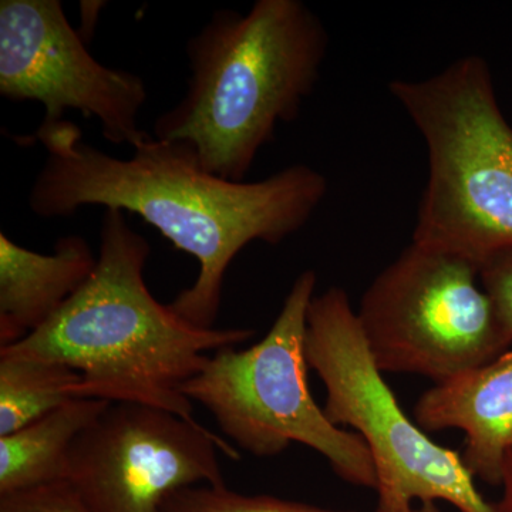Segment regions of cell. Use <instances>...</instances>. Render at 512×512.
<instances>
[{
  "mask_svg": "<svg viewBox=\"0 0 512 512\" xmlns=\"http://www.w3.org/2000/svg\"><path fill=\"white\" fill-rule=\"evenodd\" d=\"M37 140L45 163L29 191L40 218L104 207L143 218L200 266L194 284L168 303L180 318L214 329L225 275L251 242L278 245L305 227L328 194V178L306 164L289 165L261 181L225 180L202 168L188 144L148 134L131 158H116L83 140L69 120L43 121Z\"/></svg>",
  "mask_w": 512,
  "mask_h": 512,
  "instance_id": "1",
  "label": "cell"
},
{
  "mask_svg": "<svg viewBox=\"0 0 512 512\" xmlns=\"http://www.w3.org/2000/svg\"><path fill=\"white\" fill-rule=\"evenodd\" d=\"M151 247L120 210L101 220L93 274L59 312L0 356L72 367L79 399L137 403L194 419L181 386L198 375L210 352L235 348L252 329H201L151 295L144 278Z\"/></svg>",
  "mask_w": 512,
  "mask_h": 512,
  "instance_id": "2",
  "label": "cell"
},
{
  "mask_svg": "<svg viewBox=\"0 0 512 512\" xmlns=\"http://www.w3.org/2000/svg\"><path fill=\"white\" fill-rule=\"evenodd\" d=\"M329 36L302 0L218 9L185 45L187 92L157 117L153 137L188 144L205 171L244 183L279 124L315 90Z\"/></svg>",
  "mask_w": 512,
  "mask_h": 512,
  "instance_id": "3",
  "label": "cell"
},
{
  "mask_svg": "<svg viewBox=\"0 0 512 512\" xmlns=\"http://www.w3.org/2000/svg\"><path fill=\"white\" fill-rule=\"evenodd\" d=\"M389 90L429 157L412 242L478 268L512 249V127L487 62L461 57L429 79L393 80Z\"/></svg>",
  "mask_w": 512,
  "mask_h": 512,
  "instance_id": "4",
  "label": "cell"
},
{
  "mask_svg": "<svg viewBox=\"0 0 512 512\" xmlns=\"http://www.w3.org/2000/svg\"><path fill=\"white\" fill-rule=\"evenodd\" d=\"M316 285V272L303 271L265 338L245 350H218L181 393L252 456L275 457L292 443L303 444L346 483L376 490L375 461L365 441L335 426L309 390L306 329Z\"/></svg>",
  "mask_w": 512,
  "mask_h": 512,
  "instance_id": "5",
  "label": "cell"
},
{
  "mask_svg": "<svg viewBox=\"0 0 512 512\" xmlns=\"http://www.w3.org/2000/svg\"><path fill=\"white\" fill-rule=\"evenodd\" d=\"M306 360L326 389L323 407L335 426L353 427L377 474V512H412L413 501H446L460 512H497L485 501L460 454L439 446L403 412L370 353L348 293L339 286L313 296Z\"/></svg>",
  "mask_w": 512,
  "mask_h": 512,
  "instance_id": "6",
  "label": "cell"
},
{
  "mask_svg": "<svg viewBox=\"0 0 512 512\" xmlns=\"http://www.w3.org/2000/svg\"><path fill=\"white\" fill-rule=\"evenodd\" d=\"M357 318L380 372L436 384L497 359L512 345L480 268L416 242L376 276Z\"/></svg>",
  "mask_w": 512,
  "mask_h": 512,
  "instance_id": "7",
  "label": "cell"
},
{
  "mask_svg": "<svg viewBox=\"0 0 512 512\" xmlns=\"http://www.w3.org/2000/svg\"><path fill=\"white\" fill-rule=\"evenodd\" d=\"M218 451L237 448L200 421L137 403H111L74 441L67 483L87 512H160L173 491L225 485Z\"/></svg>",
  "mask_w": 512,
  "mask_h": 512,
  "instance_id": "8",
  "label": "cell"
},
{
  "mask_svg": "<svg viewBox=\"0 0 512 512\" xmlns=\"http://www.w3.org/2000/svg\"><path fill=\"white\" fill-rule=\"evenodd\" d=\"M0 96L42 104L49 123L67 110L96 117L116 146L148 136L138 127L148 97L143 77L97 62L59 0L0 2Z\"/></svg>",
  "mask_w": 512,
  "mask_h": 512,
  "instance_id": "9",
  "label": "cell"
},
{
  "mask_svg": "<svg viewBox=\"0 0 512 512\" xmlns=\"http://www.w3.org/2000/svg\"><path fill=\"white\" fill-rule=\"evenodd\" d=\"M413 414L423 431H464L460 456L468 473L493 487L501 485L512 444V349L434 384L421 394Z\"/></svg>",
  "mask_w": 512,
  "mask_h": 512,
  "instance_id": "10",
  "label": "cell"
},
{
  "mask_svg": "<svg viewBox=\"0 0 512 512\" xmlns=\"http://www.w3.org/2000/svg\"><path fill=\"white\" fill-rule=\"evenodd\" d=\"M96 264L82 235H66L53 254H37L0 232V349L49 322L86 284Z\"/></svg>",
  "mask_w": 512,
  "mask_h": 512,
  "instance_id": "11",
  "label": "cell"
},
{
  "mask_svg": "<svg viewBox=\"0 0 512 512\" xmlns=\"http://www.w3.org/2000/svg\"><path fill=\"white\" fill-rule=\"evenodd\" d=\"M110 404L99 399L72 400L0 437V495L67 481L74 441Z\"/></svg>",
  "mask_w": 512,
  "mask_h": 512,
  "instance_id": "12",
  "label": "cell"
},
{
  "mask_svg": "<svg viewBox=\"0 0 512 512\" xmlns=\"http://www.w3.org/2000/svg\"><path fill=\"white\" fill-rule=\"evenodd\" d=\"M80 382L82 376L62 363L0 356V437L79 399Z\"/></svg>",
  "mask_w": 512,
  "mask_h": 512,
  "instance_id": "13",
  "label": "cell"
},
{
  "mask_svg": "<svg viewBox=\"0 0 512 512\" xmlns=\"http://www.w3.org/2000/svg\"><path fill=\"white\" fill-rule=\"evenodd\" d=\"M160 512H348L325 510L313 505L282 500L272 495H245L225 485H191L173 491ZM377 512V511H375Z\"/></svg>",
  "mask_w": 512,
  "mask_h": 512,
  "instance_id": "14",
  "label": "cell"
},
{
  "mask_svg": "<svg viewBox=\"0 0 512 512\" xmlns=\"http://www.w3.org/2000/svg\"><path fill=\"white\" fill-rule=\"evenodd\" d=\"M0 512H87L74 493L72 485L63 481L42 485L20 493L0 495Z\"/></svg>",
  "mask_w": 512,
  "mask_h": 512,
  "instance_id": "15",
  "label": "cell"
},
{
  "mask_svg": "<svg viewBox=\"0 0 512 512\" xmlns=\"http://www.w3.org/2000/svg\"><path fill=\"white\" fill-rule=\"evenodd\" d=\"M480 279L505 333L512 340V249L488 258L481 265Z\"/></svg>",
  "mask_w": 512,
  "mask_h": 512,
  "instance_id": "16",
  "label": "cell"
},
{
  "mask_svg": "<svg viewBox=\"0 0 512 512\" xmlns=\"http://www.w3.org/2000/svg\"><path fill=\"white\" fill-rule=\"evenodd\" d=\"M501 487H503V495H501L500 503L495 505V511L512 512V444L505 456Z\"/></svg>",
  "mask_w": 512,
  "mask_h": 512,
  "instance_id": "17",
  "label": "cell"
},
{
  "mask_svg": "<svg viewBox=\"0 0 512 512\" xmlns=\"http://www.w3.org/2000/svg\"><path fill=\"white\" fill-rule=\"evenodd\" d=\"M412 512H443L436 503H421L419 508H413Z\"/></svg>",
  "mask_w": 512,
  "mask_h": 512,
  "instance_id": "18",
  "label": "cell"
}]
</instances>
